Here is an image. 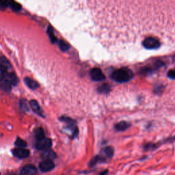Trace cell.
<instances>
[{
    "instance_id": "ffe728a7",
    "label": "cell",
    "mask_w": 175,
    "mask_h": 175,
    "mask_svg": "<svg viewBox=\"0 0 175 175\" xmlns=\"http://www.w3.org/2000/svg\"><path fill=\"white\" fill-rule=\"evenodd\" d=\"M58 45L60 49L62 51H66L69 49V45L67 44L66 42H64V40H59Z\"/></svg>"
},
{
    "instance_id": "ba28073f",
    "label": "cell",
    "mask_w": 175,
    "mask_h": 175,
    "mask_svg": "<svg viewBox=\"0 0 175 175\" xmlns=\"http://www.w3.org/2000/svg\"><path fill=\"white\" fill-rule=\"evenodd\" d=\"M30 105L31 108H32V109L35 112L36 114H37L38 116H40L45 117L44 113H43L41 107H40L39 104H38V103L36 101L31 100L30 102Z\"/></svg>"
},
{
    "instance_id": "d4e9b609",
    "label": "cell",
    "mask_w": 175,
    "mask_h": 175,
    "mask_svg": "<svg viewBox=\"0 0 175 175\" xmlns=\"http://www.w3.org/2000/svg\"><path fill=\"white\" fill-rule=\"evenodd\" d=\"M168 77L171 80H175V70H171L168 73Z\"/></svg>"
},
{
    "instance_id": "5bb4252c",
    "label": "cell",
    "mask_w": 175,
    "mask_h": 175,
    "mask_svg": "<svg viewBox=\"0 0 175 175\" xmlns=\"http://www.w3.org/2000/svg\"><path fill=\"white\" fill-rule=\"evenodd\" d=\"M129 127H130V124L127 123V122H120L118 124H116L115 125V128L117 131H125L126 129H127Z\"/></svg>"
},
{
    "instance_id": "cb8c5ba5",
    "label": "cell",
    "mask_w": 175,
    "mask_h": 175,
    "mask_svg": "<svg viewBox=\"0 0 175 175\" xmlns=\"http://www.w3.org/2000/svg\"><path fill=\"white\" fill-rule=\"evenodd\" d=\"M20 106H21V108L23 111H28L29 109V107L28 104H26V101L25 100H21L20 101Z\"/></svg>"
},
{
    "instance_id": "7402d4cb",
    "label": "cell",
    "mask_w": 175,
    "mask_h": 175,
    "mask_svg": "<svg viewBox=\"0 0 175 175\" xmlns=\"http://www.w3.org/2000/svg\"><path fill=\"white\" fill-rule=\"evenodd\" d=\"M8 73L9 72L8 71V70H7L4 66H2L1 64H0V79L6 77Z\"/></svg>"
},
{
    "instance_id": "52a82bcc",
    "label": "cell",
    "mask_w": 175,
    "mask_h": 175,
    "mask_svg": "<svg viewBox=\"0 0 175 175\" xmlns=\"http://www.w3.org/2000/svg\"><path fill=\"white\" fill-rule=\"evenodd\" d=\"M36 173V167L32 164H28L23 166L20 171V175H35Z\"/></svg>"
},
{
    "instance_id": "6da1fadb",
    "label": "cell",
    "mask_w": 175,
    "mask_h": 175,
    "mask_svg": "<svg viewBox=\"0 0 175 175\" xmlns=\"http://www.w3.org/2000/svg\"><path fill=\"white\" fill-rule=\"evenodd\" d=\"M132 71L127 68H122L115 71L111 75V77L114 81L118 83L127 82L133 77Z\"/></svg>"
},
{
    "instance_id": "5b68a950",
    "label": "cell",
    "mask_w": 175,
    "mask_h": 175,
    "mask_svg": "<svg viewBox=\"0 0 175 175\" xmlns=\"http://www.w3.org/2000/svg\"><path fill=\"white\" fill-rule=\"evenodd\" d=\"M13 155L19 159H24L30 155V151L25 148H16L13 150Z\"/></svg>"
},
{
    "instance_id": "2e32d148",
    "label": "cell",
    "mask_w": 175,
    "mask_h": 175,
    "mask_svg": "<svg viewBox=\"0 0 175 175\" xmlns=\"http://www.w3.org/2000/svg\"><path fill=\"white\" fill-rule=\"evenodd\" d=\"M0 64H1L2 66H4L5 68L8 70V71H9L12 69L11 64L10 63V62L4 56L0 57Z\"/></svg>"
},
{
    "instance_id": "7c38bea8",
    "label": "cell",
    "mask_w": 175,
    "mask_h": 175,
    "mask_svg": "<svg viewBox=\"0 0 175 175\" xmlns=\"http://www.w3.org/2000/svg\"><path fill=\"white\" fill-rule=\"evenodd\" d=\"M24 81H25V84L27 85L30 89L36 90L39 87V84H38L36 81L33 80L32 79H31L30 77H25L24 79Z\"/></svg>"
},
{
    "instance_id": "d6986e66",
    "label": "cell",
    "mask_w": 175,
    "mask_h": 175,
    "mask_svg": "<svg viewBox=\"0 0 175 175\" xmlns=\"http://www.w3.org/2000/svg\"><path fill=\"white\" fill-rule=\"evenodd\" d=\"M47 33H48V35H49L51 42L55 43L56 42H57V38H56V36H55L54 30H53V28L51 27V26H49V28H48Z\"/></svg>"
},
{
    "instance_id": "7a4b0ae2",
    "label": "cell",
    "mask_w": 175,
    "mask_h": 175,
    "mask_svg": "<svg viewBox=\"0 0 175 175\" xmlns=\"http://www.w3.org/2000/svg\"><path fill=\"white\" fill-rule=\"evenodd\" d=\"M143 46L147 49H157L160 47V42L157 38L149 37L144 40Z\"/></svg>"
},
{
    "instance_id": "9a60e30c",
    "label": "cell",
    "mask_w": 175,
    "mask_h": 175,
    "mask_svg": "<svg viewBox=\"0 0 175 175\" xmlns=\"http://www.w3.org/2000/svg\"><path fill=\"white\" fill-rule=\"evenodd\" d=\"M34 134H35V138H36L37 140H42V139L45 138L44 130L40 127H38L34 131Z\"/></svg>"
},
{
    "instance_id": "277c9868",
    "label": "cell",
    "mask_w": 175,
    "mask_h": 175,
    "mask_svg": "<svg viewBox=\"0 0 175 175\" xmlns=\"http://www.w3.org/2000/svg\"><path fill=\"white\" fill-rule=\"evenodd\" d=\"M90 77L92 80L97 81H103L105 79L104 74L103 73L101 70L98 68H94L91 70Z\"/></svg>"
},
{
    "instance_id": "30bf717a",
    "label": "cell",
    "mask_w": 175,
    "mask_h": 175,
    "mask_svg": "<svg viewBox=\"0 0 175 175\" xmlns=\"http://www.w3.org/2000/svg\"><path fill=\"white\" fill-rule=\"evenodd\" d=\"M12 84L6 77L0 79V88L5 92H10L11 90Z\"/></svg>"
},
{
    "instance_id": "44dd1931",
    "label": "cell",
    "mask_w": 175,
    "mask_h": 175,
    "mask_svg": "<svg viewBox=\"0 0 175 175\" xmlns=\"http://www.w3.org/2000/svg\"><path fill=\"white\" fill-rule=\"evenodd\" d=\"M15 145L18 148H25L27 147V143L21 138H18L15 142Z\"/></svg>"
},
{
    "instance_id": "603a6c76",
    "label": "cell",
    "mask_w": 175,
    "mask_h": 175,
    "mask_svg": "<svg viewBox=\"0 0 175 175\" xmlns=\"http://www.w3.org/2000/svg\"><path fill=\"white\" fill-rule=\"evenodd\" d=\"M101 157H100V156L99 155H97V156H96V157H95L94 158H92V159L90 160V164H89V166H90V167H92V166H94L95 165L97 164V163L99 161V160H101Z\"/></svg>"
},
{
    "instance_id": "4316f807",
    "label": "cell",
    "mask_w": 175,
    "mask_h": 175,
    "mask_svg": "<svg viewBox=\"0 0 175 175\" xmlns=\"http://www.w3.org/2000/svg\"><path fill=\"white\" fill-rule=\"evenodd\" d=\"M8 175H15V174H8Z\"/></svg>"
},
{
    "instance_id": "484cf974",
    "label": "cell",
    "mask_w": 175,
    "mask_h": 175,
    "mask_svg": "<svg viewBox=\"0 0 175 175\" xmlns=\"http://www.w3.org/2000/svg\"><path fill=\"white\" fill-rule=\"evenodd\" d=\"M9 6V1H0V7L1 8H6Z\"/></svg>"
},
{
    "instance_id": "8992f818",
    "label": "cell",
    "mask_w": 175,
    "mask_h": 175,
    "mask_svg": "<svg viewBox=\"0 0 175 175\" xmlns=\"http://www.w3.org/2000/svg\"><path fill=\"white\" fill-rule=\"evenodd\" d=\"M55 164L52 161L44 160L39 164V168L40 171L44 172H47L52 171L54 168Z\"/></svg>"
},
{
    "instance_id": "ac0fdd59",
    "label": "cell",
    "mask_w": 175,
    "mask_h": 175,
    "mask_svg": "<svg viewBox=\"0 0 175 175\" xmlns=\"http://www.w3.org/2000/svg\"><path fill=\"white\" fill-rule=\"evenodd\" d=\"M9 6L14 11H19L21 9V5L14 1H9Z\"/></svg>"
},
{
    "instance_id": "9c48e42d",
    "label": "cell",
    "mask_w": 175,
    "mask_h": 175,
    "mask_svg": "<svg viewBox=\"0 0 175 175\" xmlns=\"http://www.w3.org/2000/svg\"><path fill=\"white\" fill-rule=\"evenodd\" d=\"M41 157L44 160H49V161H52L56 157V154L54 150L49 149L43 150L41 153Z\"/></svg>"
},
{
    "instance_id": "83f0119b",
    "label": "cell",
    "mask_w": 175,
    "mask_h": 175,
    "mask_svg": "<svg viewBox=\"0 0 175 175\" xmlns=\"http://www.w3.org/2000/svg\"><path fill=\"white\" fill-rule=\"evenodd\" d=\"M0 175H1V174H0Z\"/></svg>"
},
{
    "instance_id": "4fadbf2b",
    "label": "cell",
    "mask_w": 175,
    "mask_h": 175,
    "mask_svg": "<svg viewBox=\"0 0 175 175\" xmlns=\"http://www.w3.org/2000/svg\"><path fill=\"white\" fill-rule=\"evenodd\" d=\"M6 77L8 79V80L10 82L12 85L14 86L17 85V83L19 82L18 77L16 75V74L13 73V72H9Z\"/></svg>"
},
{
    "instance_id": "e0dca14e",
    "label": "cell",
    "mask_w": 175,
    "mask_h": 175,
    "mask_svg": "<svg viewBox=\"0 0 175 175\" xmlns=\"http://www.w3.org/2000/svg\"><path fill=\"white\" fill-rule=\"evenodd\" d=\"M110 90H111L110 86L108 84L105 83V84L99 86V88H98V92L101 93V94H107V93L109 92Z\"/></svg>"
},
{
    "instance_id": "3957f363",
    "label": "cell",
    "mask_w": 175,
    "mask_h": 175,
    "mask_svg": "<svg viewBox=\"0 0 175 175\" xmlns=\"http://www.w3.org/2000/svg\"><path fill=\"white\" fill-rule=\"evenodd\" d=\"M52 145V141L50 138H45L42 139V140H37L36 143V147L37 149L45 150L47 149H49Z\"/></svg>"
},
{
    "instance_id": "8fae6325",
    "label": "cell",
    "mask_w": 175,
    "mask_h": 175,
    "mask_svg": "<svg viewBox=\"0 0 175 175\" xmlns=\"http://www.w3.org/2000/svg\"><path fill=\"white\" fill-rule=\"evenodd\" d=\"M114 148L112 147H107L105 148L102 151V156H100L101 159L103 158H110L113 156L114 155Z\"/></svg>"
}]
</instances>
